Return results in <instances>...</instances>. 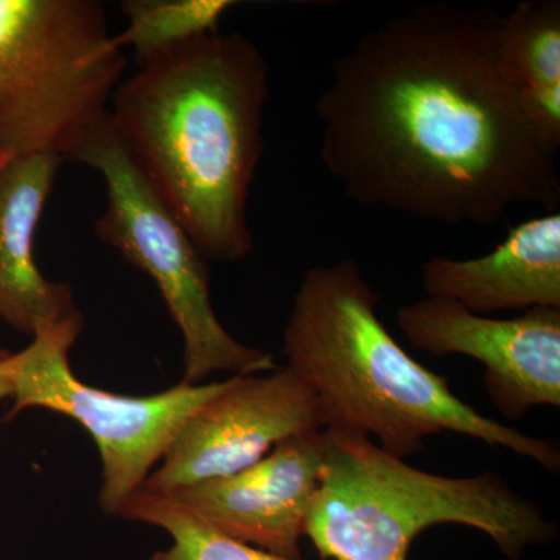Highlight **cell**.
I'll use <instances>...</instances> for the list:
<instances>
[{
  "instance_id": "6da1fadb",
  "label": "cell",
  "mask_w": 560,
  "mask_h": 560,
  "mask_svg": "<svg viewBox=\"0 0 560 560\" xmlns=\"http://www.w3.org/2000/svg\"><path fill=\"white\" fill-rule=\"evenodd\" d=\"M493 7L429 2L364 33L316 98L320 161L350 200L448 226L555 212L560 143L497 65Z\"/></svg>"
},
{
  "instance_id": "7a4b0ae2",
  "label": "cell",
  "mask_w": 560,
  "mask_h": 560,
  "mask_svg": "<svg viewBox=\"0 0 560 560\" xmlns=\"http://www.w3.org/2000/svg\"><path fill=\"white\" fill-rule=\"evenodd\" d=\"M268 97L265 55L219 28L142 62L110 101L121 145L208 260H243L254 248L248 198Z\"/></svg>"
},
{
  "instance_id": "3957f363",
  "label": "cell",
  "mask_w": 560,
  "mask_h": 560,
  "mask_svg": "<svg viewBox=\"0 0 560 560\" xmlns=\"http://www.w3.org/2000/svg\"><path fill=\"white\" fill-rule=\"evenodd\" d=\"M377 293L352 259L305 272L285 331L287 366L312 389L323 430L363 434L405 459L455 433L559 471V445L482 416L447 378L405 352L378 316Z\"/></svg>"
},
{
  "instance_id": "277c9868",
  "label": "cell",
  "mask_w": 560,
  "mask_h": 560,
  "mask_svg": "<svg viewBox=\"0 0 560 560\" xmlns=\"http://www.w3.org/2000/svg\"><path fill=\"white\" fill-rule=\"evenodd\" d=\"M323 431V474L304 533L323 559L408 560L416 537L444 523L488 534L514 560L555 536L540 508L492 471L441 477L363 434Z\"/></svg>"
},
{
  "instance_id": "5b68a950",
  "label": "cell",
  "mask_w": 560,
  "mask_h": 560,
  "mask_svg": "<svg viewBox=\"0 0 560 560\" xmlns=\"http://www.w3.org/2000/svg\"><path fill=\"white\" fill-rule=\"evenodd\" d=\"M125 70L97 0H0V150L73 162Z\"/></svg>"
},
{
  "instance_id": "8992f818",
  "label": "cell",
  "mask_w": 560,
  "mask_h": 560,
  "mask_svg": "<svg viewBox=\"0 0 560 560\" xmlns=\"http://www.w3.org/2000/svg\"><path fill=\"white\" fill-rule=\"evenodd\" d=\"M105 180L106 206L94 232L149 275L184 341V382L200 385L213 372L256 375L276 370L275 357L224 329L210 300L208 259L154 195L110 119L77 154Z\"/></svg>"
},
{
  "instance_id": "52a82bcc",
  "label": "cell",
  "mask_w": 560,
  "mask_h": 560,
  "mask_svg": "<svg viewBox=\"0 0 560 560\" xmlns=\"http://www.w3.org/2000/svg\"><path fill=\"white\" fill-rule=\"evenodd\" d=\"M83 329V315L44 327L16 353H0L9 375L14 407L46 408L77 420L94 438L102 458L101 506L119 514L136 490L149 480L184 423L226 388L228 381L180 385L147 397H128L86 385L75 377L69 350Z\"/></svg>"
},
{
  "instance_id": "ba28073f",
  "label": "cell",
  "mask_w": 560,
  "mask_h": 560,
  "mask_svg": "<svg viewBox=\"0 0 560 560\" xmlns=\"http://www.w3.org/2000/svg\"><path fill=\"white\" fill-rule=\"evenodd\" d=\"M323 430L312 389L289 366L265 375H234L184 423L147 488L172 492L230 477L285 440Z\"/></svg>"
},
{
  "instance_id": "9c48e42d",
  "label": "cell",
  "mask_w": 560,
  "mask_h": 560,
  "mask_svg": "<svg viewBox=\"0 0 560 560\" xmlns=\"http://www.w3.org/2000/svg\"><path fill=\"white\" fill-rule=\"evenodd\" d=\"M397 324L415 348L431 355H466L485 364L486 390L504 418L560 407V308L495 319L425 298L401 305Z\"/></svg>"
},
{
  "instance_id": "30bf717a",
  "label": "cell",
  "mask_w": 560,
  "mask_h": 560,
  "mask_svg": "<svg viewBox=\"0 0 560 560\" xmlns=\"http://www.w3.org/2000/svg\"><path fill=\"white\" fill-rule=\"evenodd\" d=\"M323 460L324 431L312 430L280 442L237 474L164 493L232 539L300 559Z\"/></svg>"
},
{
  "instance_id": "8fae6325",
  "label": "cell",
  "mask_w": 560,
  "mask_h": 560,
  "mask_svg": "<svg viewBox=\"0 0 560 560\" xmlns=\"http://www.w3.org/2000/svg\"><path fill=\"white\" fill-rule=\"evenodd\" d=\"M422 287L427 298L477 315L560 308V213L523 221L485 256L433 257L423 265Z\"/></svg>"
},
{
  "instance_id": "7c38bea8",
  "label": "cell",
  "mask_w": 560,
  "mask_h": 560,
  "mask_svg": "<svg viewBox=\"0 0 560 560\" xmlns=\"http://www.w3.org/2000/svg\"><path fill=\"white\" fill-rule=\"evenodd\" d=\"M61 164L51 156L13 158L0 173V320L31 337L81 315L68 283L44 278L33 253Z\"/></svg>"
},
{
  "instance_id": "4fadbf2b",
  "label": "cell",
  "mask_w": 560,
  "mask_h": 560,
  "mask_svg": "<svg viewBox=\"0 0 560 560\" xmlns=\"http://www.w3.org/2000/svg\"><path fill=\"white\" fill-rule=\"evenodd\" d=\"M497 65L529 119L560 143L559 0H525L501 18Z\"/></svg>"
},
{
  "instance_id": "5bb4252c",
  "label": "cell",
  "mask_w": 560,
  "mask_h": 560,
  "mask_svg": "<svg viewBox=\"0 0 560 560\" xmlns=\"http://www.w3.org/2000/svg\"><path fill=\"white\" fill-rule=\"evenodd\" d=\"M117 515L156 526L172 537L171 548L154 552L150 560H300L272 555L232 539L173 500L168 493L147 486L136 490L121 504Z\"/></svg>"
},
{
  "instance_id": "9a60e30c",
  "label": "cell",
  "mask_w": 560,
  "mask_h": 560,
  "mask_svg": "<svg viewBox=\"0 0 560 560\" xmlns=\"http://www.w3.org/2000/svg\"><path fill=\"white\" fill-rule=\"evenodd\" d=\"M237 5L234 0H125L127 27L114 35L120 49L131 47L136 62L219 31L221 18Z\"/></svg>"
},
{
  "instance_id": "2e32d148",
  "label": "cell",
  "mask_w": 560,
  "mask_h": 560,
  "mask_svg": "<svg viewBox=\"0 0 560 560\" xmlns=\"http://www.w3.org/2000/svg\"><path fill=\"white\" fill-rule=\"evenodd\" d=\"M7 397H11V382L9 375L0 370V401L7 399Z\"/></svg>"
},
{
  "instance_id": "e0dca14e",
  "label": "cell",
  "mask_w": 560,
  "mask_h": 560,
  "mask_svg": "<svg viewBox=\"0 0 560 560\" xmlns=\"http://www.w3.org/2000/svg\"><path fill=\"white\" fill-rule=\"evenodd\" d=\"M11 160H13V158L9 156V154L3 153V151L0 150V173L3 172V168L7 167V164H9Z\"/></svg>"
}]
</instances>
